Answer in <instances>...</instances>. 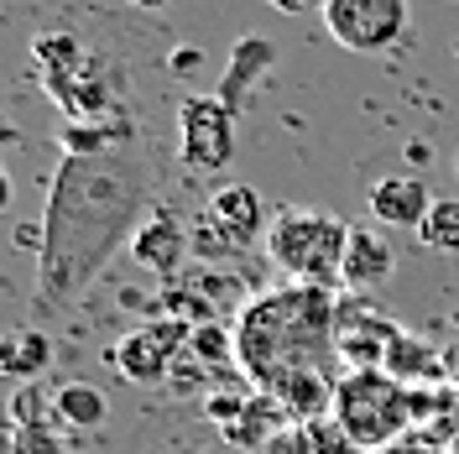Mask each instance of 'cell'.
<instances>
[{"instance_id": "obj_10", "label": "cell", "mask_w": 459, "mask_h": 454, "mask_svg": "<svg viewBox=\"0 0 459 454\" xmlns=\"http://www.w3.org/2000/svg\"><path fill=\"white\" fill-rule=\"evenodd\" d=\"M188 251H194V240H188V230L178 225L168 209H152L142 220V230L131 235V261L146 266V272H157V277H172Z\"/></svg>"}, {"instance_id": "obj_17", "label": "cell", "mask_w": 459, "mask_h": 454, "mask_svg": "<svg viewBox=\"0 0 459 454\" xmlns=\"http://www.w3.org/2000/svg\"><path fill=\"white\" fill-rule=\"evenodd\" d=\"M438 366H444V361H438V350H433V345H423V340H412V335H407V329H402L397 340H392V350H386V376H397L402 387H412V381H418V376H423V381H433V376H438Z\"/></svg>"}, {"instance_id": "obj_29", "label": "cell", "mask_w": 459, "mask_h": 454, "mask_svg": "<svg viewBox=\"0 0 459 454\" xmlns=\"http://www.w3.org/2000/svg\"><path fill=\"white\" fill-rule=\"evenodd\" d=\"M136 11H168V0H131Z\"/></svg>"}, {"instance_id": "obj_26", "label": "cell", "mask_w": 459, "mask_h": 454, "mask_svg": "<svg viewBox=\"0 0 459 454\" xmlns=\"http://www.w3.org/2000/svg\"><path fill=\"white\" fill-rule=\"evenodd\" d=\"M168 63H172V74H178V79H194V74L204 68V53H199V48H178Z\"/></svg>"}, {"instance_id": "obj_7", "label": "cell", "mask_w": 459, "mask_h": 454, "mask_svg": "<svg viewBox=\"0 0 459 454\" xmlns=\"http://www.w3.org/2000/svg\"><path fill=\"white\" fill-rule=\"evenodd\" d=\"M42 89L53 94L63 120H115L120 115V94H126V74L115 68L110 57L84 53L74 68H63Z\"/></svg>"}, {"instance_id": "obj_23", "label": "cell", "mask_w": 459, "mask_h": 454, "mask_svg": "<svg viewBox=\"0 0 459 454\" xmlns=\"http://www.w3.org/2000/svg\"><path fill=\"white\" fill-rule=\"evenodd\" d=\"M11 454H63V444L53 439V428L48 423H31V428H16Z\"/></svg>"}, {"instance_id": "obj_13", "label": "cell", "mask_w": 459, "mask_h": 454, "mask_svg": "<svg viewBox=\"0 0 459 454\" xmlns=\"http://www.w3.org/2000/svg\"><path fill=\"white\" fill-rule=\"evenodd\" d=\"M392 266H397L392 240H386L381 230L355 225V230H350V251H344L340 287H344V292H371L376 283H386V277H392Z\"/></svg>"}, {"instance_id": "obj_1", "label": "cell", "mask_w": 459, "mask_h": 454, "mask_svg": "<svg viewBox=\"0 0 459 454\" xmlns=\"http://www.w3.org/2000/svg\"><path fill=\"white\" fill-rule=\"evenodd\" d=\"M152 194V162L136 142L105 157H63L48 188L42 251H37V313H68L110 256L136 235ZM131 251V246H126Z\"/></svg>"}, {"instance_id": "obj_28", "label": "cell", "mask_w": 459, "mask_h": 454, "mask_svg": "<svg viewBox=\"0 0 459 454\" xmlns=\"http://www.w3.org/2000/svg\"><path fill=\"white\" fill-rule=\"evenodd\" d=\"M272 5H277L282 16H298V11H303V0H272Z\"/></svg>"}, {"instance_id": "obj_15", "label": "cell", "mask_w": 459, "mask_h": 454, "mask_svg": "<svg viewBox=\"0 0 459 454\" xmlns=\"http://www.w3.org/2000/svg\"><path fill=\"white\" fill-rule=\"evenodd\" d=\"M57 142H63V157H105V152L131 146L136 131H131L126 115H115V120H63Z\"/></svg>"}, {"instance_id": "obj_31", "label": "cell", "mask_w": 459, "mask_h": 454, "mask_svg": "<svg viewBox=\"0 0 459 454\" xmlns=\"http://www.w3.org/2000/svg\"><path fill=\"white\" fill-rule=\"evenodd\" d=\"M188 454H194V450H188Z\"/></svg>"}, {"instance_id": "obj_5", "label": "cell", "mask_w": 459, "mask_h": 454, "mask_svg": "<svg viewBox=\"0 0 459 454\" xmlns=\"http://www.w3.org/2000/svg\"><path fill=\"white\" fill-rule=\"evenodd\" d=\"M178 157L194 172H220L235 157V110L220 94H188L178 105Z\"/></svg>"}, {"instance_id": "obj_21", "label": "cell", "mask_w": 459, "mask_h": 454, "mask_svg": "<svg viewBox=\"0 0 459 454\" xmlns=\"http://www.w3.org/2000/svg\"><path fill=\"white\" fill-rule=\"evenodd\" d=\"M308 454H371V450H360L334 418H324V423H308Z\"/></svg>"}, {"instance_id": "obj_2", "label": "cell", "mask_w": 459, "mask_h": 454, "mask_svg": "<svg viewBox=\"0 0 459 454\" xmlns=\"http://www.w3.org/2000/svg\"><path fill=\"white\" fill-rule=\"evenodd\" d=\"M329 355H340V298L329 287L282 283L240 309L235 371H246L256 392H272L303 371H324Z\"/></svg>"}, {"instance_id": "obj_14", "label": "cell", "mask_w": 459, "mask_h": 454, "mask_svg": "<svg viewBox=\"0 0 459 454\" xmlns=\"http://www.w3.org/2000/svg\"><path fill=\"white\" fill-rule=\"evenodd\" d=\"M209 220L220 230H230L240 246H251V240H266V209H261V194L251 188V183H230V188H220L214 199H209Z\"/></svg>"}, {"instance_id": "obj_30", "label": "cell", "mask_w": 459, "mask_h": 454, "mask_svg": "<svg viewBox=\"0 0 459 454\" xmlns=\"http://www.w3.org/2000/svg\"><path fill=\"white\" fill-rule=\"evenodd\" d=\"M324 5H329V0H303V11H318V16H324Z\"/></svg>"}, {"instance_id": "obj_11", "label": "cell", "mask_w": 459, "mask_h": 454, "mask_svg": "<svg viewBox=\"0 0 459 454\" xmlns=\"http://www.w3.org/2000/svg\"><path fill=\"white\" fill-rule=\"evenodd\" d=\"M402 329L376 319L371 309H355V313H340V355L350 361L355 371H381L386 366V350L397 340Z\"/></svg>"}, {"instance_id": "obj_9", "label": "cell", "mask_w": 459, "mask_h": 454, "mask_svg": "<svg viewBox=\"0 0 459 454\" xmlns=\"http://www.w3.org/2000/svg\"><path fill=\"white\" fill-rule=\"evenodd\" d=\"M433 194L423 178H407V172H386V178H376L371 188H366V209H371L376 225L386 230H412L418 235V225L429 220L433 209Z\"/></svg>"}, {"instance_id": "obj_12", "label": "cell", "mask_w": 459, "mask_h": 454, "mask_svg": "<svg viewBox=\"0 0 459 454\" xmlns=\"http://www.w3.org/2000/svg\"><path fill=\"white\" fill-rule=\"evenodd\" d=\"M272 63H277V48L266 42V37H240L235 48H230V63L225 74H220V100H225L230 110H246V100H251V89L272 74Z\"/></svg>"}, {"instance_id": "obj_4", "label": "cell", "mask_w": 459, "mask_h": 454, "mask_svg": "<svg viewBox=\"0 0 459 454\" xmlns=\"http://www.w3.org/2000/svg\"><path fill=\"white\" fill-rule=\"evenodd\" d=\"M334 423L360 450H386L412 428V387H402L386 371H350L334 387Z\"/></svg>"}, {"instance_id": "obj_3", "label": "cell", "mask_w": 459, "mask_h": 454, "mask_svg": "<svg viewBox=\"0 0 459 454\" xmlns=\"http://www.w3.org/2000/svg\"><path fill=\"white\" fill-rule=\"evenodd\" d=\"M350 220L329 214V209H282L272 214L266 225V261L282 272L287 283H303V287H329L340 292V272H344V251H350Z\"/></svg>"}, {"instance_id": "obj_16", "label": "cell", "mask_w": 459, "mask_h": 454, "mask_svg": "<svg viewBox=\"0 0 459 454\" xmlns=\"http://www.w3.org/2000/svg\"><path fill=\"white\" fill-rule=\"evenodd\" d=\"M53 418H63L68 428H100L110 418V402L100 387H89V381H63L53 392Z\"/></svg>"}, {"instance_id": "obj_19", "label": "cell", "mask_w": 459, "mask_h": 454, "mask_svg": "<svg viewBox=\"0 0 459 454\" xmlns=\"http://www.w3.org/2000/svg\"><path fill=\"white\" fill-rule=\"evenodd\" d=\"M418 240L429 251H459V199H438L429 209V220L418 225Z\"/></svg>"}, {"instance_id": "obj_20", "label": "cell", "mask_w": 459, "mask_h": 454, "mask_svg": "<svg viewBox=\"0 0 459 454\" xmlns=\"http://www.w3.org/2000/svg\"><path fill=\"white\" fill-rule=\"evenodd\" d=\"M188 355H194L199 366L225 371V366H235V335H230V329H220V324H194Z\"/></svg>"}, {"instance_id": "obj_18", "label": "cell", "mask_w": 459, "mask_h": 454, "mask_svg": "<svg viewBox=\"0 0 459 454\" xmlns=\"http://www.w3.org/2000/svg\"><path fill=\"white\" fill-rule=\"evenodd\" d=\"M48 361H53V345H48L42 329H22V335H11L0 345V366H5L11 381H31L37 371H48Z\"/></svg>"}, {"instance_id": "obj_27", "label": "cell", "mask_w": 459, "mask_h": 454, "mask_svg": "<svg viewBox=\"0 0 459 454\" xmlns=\"http://www.w3.org/2000/svg\"><path fill=\"white\" fill-rule=\"evenodd\" d=\"M376 454H433V444L418 439V433H402V439H392L386 450H376Z\"/></svg>"}, {"instance_id": "obj_22", "label": "cell", "mask_w": 459, "mask_h": 454, "mask_svg": "<svg viewBox=\"0 0 459 454\" xmlns=\"http://www.w3.org/2000/svg\"><path fill=\"white\" fill-rule=\"evenodd\" d=\"M188 240H194V256H204V261H209V256L220 261V256H235V251H240V240H235L230 230H220L209 214L199 220V230H188Z\"/></svg>"}, {"instance_id": "obj_6", "label": "cell", "mask_w": 459, "mask_h": 454, "mask_svg": "<svg viewBox=\"0 0 459 454\" xmlns=\"http://www.w3.org/2000/svg\"><path fill=\"white\" fill-rule=\"evenodd\" d=\"M194 340V324L188 319H157L146 329H131L110 345V371L136 381V387H157V381H172V366L178 355Z\"/></svg>"}, {"instance_id": "obj_25", "label": "cell", "mask_w": 459, "mask_h": 454, "mask_svg": "<svg viewBox=\"0 0 459 454\" xmlns=\"http://www.w3.org/2000/svg\"><path fill=\"white\" fill-rule=\"evenodd\" d=\"M266 454H308V423H292L282 428L272 444H266Z\"/></svg>"}, {"instance_id": "obj_24", "label": "cell", "mask_w": 459, "mask_h": 454, "mask_svg": "<svg viewBox=\"0 0 459 454\" xmlns=\"http://www.w3.org/2000/svg\"><path fill=\"white\" fill-rule=\"evenodd\" d=\"M42 392H37V387H22V392H16V402H11V423L16 428H31V423H42V418H48V407H42Z\"/></svg>"}, {"instance_id": "obj_8", "label": "cell", "mask_w": 459, "mask_h": 454, "mask_svg": "<svg viewBox=\"0 0 459 454\" xmlns=\"http://www.w3.org/2000/svg\"><path fill=\"white\" fill-rule=\"evenodd\" d=\"M407 0H329L324 31L350 53H386L407 37Z\"/></svg>"}]
</instances>
